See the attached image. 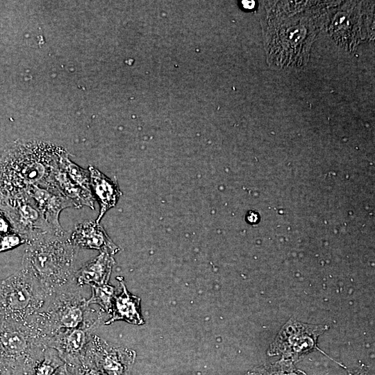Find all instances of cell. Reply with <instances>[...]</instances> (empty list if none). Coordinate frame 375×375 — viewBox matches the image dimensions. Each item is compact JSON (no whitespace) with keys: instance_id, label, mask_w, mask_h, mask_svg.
Instances as JSON below:
<instances>
[{"instance_id":"9a60e30c","label":"cell","mask_w":375,"mask_h":375,"mask_svg":"<svg viewBox=\"0 0 375 375\" xmlns=\"http://www.w3.org/2000/svg\"><path fill=\"white\" fill-rule=\"evenodd\" d=\"M53 185L73 202L75 208L88 206L91 209L94 208V197L92 192L72 181L61 167L60 163L53 174Z\"/></svg>"},{"instance_id":"ac0fdd59","label":"cell","mask_w":375,"mask_h":375,"mask_svg":"<svg viewBox=\"0 0 375 375\" xmlns=\"http://www.w3.org/2000/svg\"><path fill=\"white\" fill-rule=\"evenodd\" d=\"M60 166L72 181L85 190L92 192L88 170L80 167L71 161L69 153L62 158Z\"/></svg>"},{"instance_id":"7402d4cb","label":"cell","mask_w":375,"mask_h":375,"mask_svg":"<svg viewBox=\"0 0 375 375\" xmlns=\"http://www.w3.org/2000/svg\"><path fill=\"white\" fill-rule=\"evenodd\" d=\"M0 375H24L0 362Z\"/></svg>"},{"instance_id":"d6986e66","label":"cell","mask_w":375,"mask_h":375,"mask_svg":"<svg viewBox=\"0 0 375 375\" xmlns=\"http://www.w3.org/2000/svg\"><path fill=\"white\" fill-rule=\"evenodd\" d=\"M27 244L26 240L20 234L12 231L0 236V253Z\"/></svg>"},{"instance_id":"ffe728a7","label":"cell","mask_w":375,"mask_h":375,"mask_svg":"<svg viewBox=\"0 0 375 375\" xmlns=\"http://www.w3.org/2000/svg\"><path fill=\"white\" fill-rule=\"evenodd\" d=\"M72 368L74 375H106L95 365L86 360H83L78 367Z\"/></svg>"},{"instance_id":"e0dca14e","label":"cell","mask_w":375,"mask_h":375,"mask_svg":"<svg viewBox=\"0 0 375 375\" xmlns=\"http://www.w3.org/2000/svg\"><path fill=\"white\" fill-rule=\"evenodd\" d=\"M90 287L92 294L88 299V303L89 305L97 304L104 312L111 314L116 294L115 288L109 284Z\"/></svg>"},{"instance_id":"5b68a950","label":"cell","mask_w":375,"mask_h":375,"mask_svg":"<svg viewBox=\"0 0 375 375\" xmlns=\"http://www.w3.org/2000/svg\"><path fill=\"white\" fill-rule=\"evenodd\" d=\"M48 297L22 269L0 280V319L30 322L44 308Z\"/></svg>"},{"instance_id":"d4e9b609","label":"cell","mask_w":375,"mask_h":375,"mask_svg":"<svg viewBox=\"0 0 375 375\" xmlns=\"http://www.w3.org/2000/svg\"><path fill=\"white\" fill-rule=\"evenodd\" d=\"M242 4L244 8L252 9L255 6L253 1H242Z\"/></svg>"},{"instance_id":"cb8c5ba5","label":"cell","mask_w":375,"mask_h":375,"mask_svg":"<svg viewBox=\"0 0 375 375\" xmlns=\"http://www.w3.org/2000/svg\"><path fill=\"white\" fill-rule=\"evenodd\" d=\"M246 220L251 224H254L259 221V215L253 210H250L246 215Z\"/></svg>"},{"instance_id":"30bf717a","label":"cell","mask_w":375,"mask_h":375,"mask_svg":"<svg viewBox=\"0 0 375 375\" xmlns=\"http://www.w3.org/2000/svg\"><path fill=\"white\" fill-rule=\"evenodd\" d=\"M69 238L77 248L97 249L111 255L119 251V247L112 241L103 227L96 220L90 219L77 224Z\"/></svg>"},{"instance_id":"3957f363","label":"cell","mask_w":375,"mask_h":375,"mask_svg":"<svg viewBox=\"0 0 375 375\" xmlns=\"http://www.w3.org/2000/svg\"><path fill=\"white\" fill-rule=\"evenodd\" d=\"M81 288L74 283L56 292L34 317L47 343L51 338L67 330L81 326L94 330L102 320L104 312L90 307Z\"/></svg>"},{"instance_id":"484cf974","label":"cell","mask_w":375,"mask_h":375,"mask_svg":"<svg viewBox=\"0 0 375 375\" xmlns=\"http://www.w3.org/2000/svg\"><path fill=\"white\" fill-rule=\"evenodd\" d=\"M283 375H297V374H296L295 373H290V374H286Z\"/></svg>"},{"instance_id":"9c48e42d","label":"cell","mask_w":375,"mask_h":375,"mask_svg":"<svg viewBox=\"0 0 375 375\" xmlns=\"http://www.w3.org/2000/svg\"><path fill=\"white\" fill-rule=\"evenodd\" d=\"M93 331L81 326L60 332L48 340V346L58 351L66 365L76 367L84 360Z\"/></svg>"},{"instance_id":"4fadbf2b","label":"cell","mask_w":375,"mask_h":375,"mask_svg":"<svg viewBox=\"0 0 375 375\" xmlns=\"http://www.w3.org/2000/svg\"><path fill=\"white\" fill-rule=\"evenodd\" d=\"M114 265L112 255L101 251L97 256L76 271L74 282L80 287L108 284Z\"/></svg>"},{"instance_id":"4316f807","label":"cell","mask_w":375,"mask_h":375,"mask_svg":"<svg viewBox=\"0 0 375 375\" xmlns=\"http://www.w3.org/2000/svg\"><path fill=\"white\" fill-rule=\"evenodd\" d=\"M127 375H130V374H127Z\"/></svg>"},{"instance_id":"52a82bcc","label":"cell","mask_w":375,"mask_h":375,"mask_svg":"<svg viewBox=\"0 0 375 375\" xmlns=\"http://www.w3.org/2000/svg\"><path fill=\"white\" fill-rule=\"evenodd\" d=\"M136 356L135 351L112 344L92 335L84 360L90 362L106 375L130 374Z\"/></svg>"},{"instance_id":"5bb4252c","label":"cell","mask_w":375,"mask_h":375,"mask_svg":"<svg viewBox=\"0 0 375 375\" xmlns=\"http://www.w3.org/2000/svg\"><path fill=\"white\" fill-rule=\"evenodd\" d=\"M88 170L92 194L99 203V214L96 219L99 223L105 213L115 206L122 192L116 181L111 180L97 168L90 166Z\"/></svg>"},{"instance_id":"7c38bea8","label":"cell","mask_w":375,"mask_h":375,"mask_svg":"<svg viewBox=\"0 0 375 375\" xmlns=\"http://www.w3.org/2000/svg\"><path fill=\"white\" fill-rule=\"evenodd\" d=\"M117 279L122 290L115 294L111 316L104 324L109 325L117 321H124L134 325L144 324L140 312V298L127 290L122 277L117 276Z\"/></svg>"},{"instance_id":"603a6c76","label":"cell","mask_w":375,"mask_h":375,"mask_svg":"<svg viewBox=\"0 0 375 375\" xmlns=\"http://www.w3.org/2000/svg\"><path fill=\"white\" fill-rule=\"evenodd\" d=\"M53 375H74V373L72 368L65 363Z\"/></svg>"},{"instance_id":"8fae6325","label":"cell","mask_w":375,"mask_h":375,"mask_svg":"<svg viewBox=\"0 0 375 375\" xmlns=\"http://www.w3.org/2000/svg\"><path fill=\"white\" fill-rule=\"evenodd\" d=\"M322 328L317 326H307L301 323L288 322L277 337L274 344L277 349L290 353H301L315 347V340Z\"/></svg>"},{"instance_id":"2e32d148","label":"cell","mask_w":375,"mask_h":375,"mask_svg":"<svg viewBox=\"0 0 375 375\" xmlns=\"http://www.w3.org/2000/svg\"><path fill=\"white\" fill-rule=\"evenodd\" d=\"M64 364L58 351L48 346L36 360L28 375H53Z\"/></svg>"},{"instance_id":"277c9868","label":"cell","mask_w":375,"mask_h":375,"mask_svg":"<svg viewBox=\"0 0 375 375\" xmlns=\"http://www.w3.org/2000/svg\"><path fill=\"white\" fill-rule=\"evenodd\" d=\"M33 319L28 323L0 319V362L24 375L48 347Z\"/></svg>"},{"instance_id":"6da1fadb","label":"cell","mask_w":375,"mask_h":375,"mask_svg":"<svg viewBox=\"0 0 375 375\" xmlns=\"http://www.w3.org/2000/svg\"><path fill=\"white\" fill-rule=\"evenodd\" d=\"M68 153L53 143L17 140L0 149V201L36 185H53V174Z\"/></svg>"},{"instance_id":"44dd1931","label":"cell","mask_w":375,"mask_h":375,"mask_svg":"<svg viewBox=\"0 0 375 375\" xmlns=\"http://www.w3.org/2000/svg\"><path fill=\"white\" fill-rule=\"evenodd\" d=\"M14 231L5 215L0 210V236Z\"/></svg>"},{"instance_id":"8992f818","label":"cell","mask_w":375,"mask_h":375,"mask_svg":"<svg viewBox=\"0 0 375 375\" xmlns=\"http://www.w3.org/2000/svg\"><path fill=\"white\" fill-rule=\"evenodd\" d=\"M0 210L14 231L26 240V244L45 235L56 234L26 192L0 201Z\"/></svg>"},{"instance_id":"ba28073f","label":"cell","mask_w":375,"mask_h":375,"mask_svg":"<svg viewBox=\"0 0 375 375\" xmlns=\"http://www.w3.org/2000/svg\"><path fill=\"white\" fill-rule=\"evenodd\" d=\"M26 193L56 234L62 235L67 233L60 226L59 215L66 208H75L72 201L64 196L53 185H33Z\"/></svg>"},{"instance_id":"7a4b0ae2","label":"cell","mask_w":375,"mask_h":375,"mask_svg":"<svg viewBox=\"0 0 375 375\" xmlns=\"http://www.w3.org/2000/svg\"><path fill=\"white\" fill-rule=\"evenodd\" d=\"M77 249L67 233L45 235L27 244L22 269L39 285L49 299L75 283Z\"/></svg>"}]
</instances>
